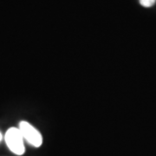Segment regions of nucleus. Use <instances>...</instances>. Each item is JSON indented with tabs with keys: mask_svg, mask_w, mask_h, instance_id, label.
I'll return each instance as SVG.
<instances>
[{
	"mask_svg": "<svg viewBox=\"0 0 156 156\" xmlns=\"http://www.w3.org/2000/svg\"><path fill=\"white\" fill-rule=\"evenodd\" d=\"M23 137L19 128H11L5 134V142L11 152L17 155L23 154L25 148L23 145Z\"/></svg>",
	"mask_w": 156,
	"mask_h": 156,
	"instance_id": "obj_1",
	"label": "nucleus"
},
{
	"mask_svg": "<svg viewBox=\"0 0 156 156\" xmlns=\"http://www.w3.org/2000/svg\"><path fill=\"white\" fill-rule=\"evenodd\" d=\"M19 130L23 139L26 140L30 145L38 147L43 144L42 134L27 122H21L19 123Z\"/></svg>",
	"mask_w": 156,
	"mask_h": 156,
	"instance_id": "obj_2",
	"label": "nucleus"
},
{
	"mask_svg": "<svg viewBox=\"0 0 156 156\" xmlns=\"http://www.w3.org/2000/svg\"><path fill=\"white\" fill-rule=\"evenodd\" d=\"M139 1L141 5L143 7H147V8L153 6L156 2V0H139Z\"/></svg>",
	"mask_w": 156,
	"mask_h": 156,
	"instance_id": "obj_3",
	"label": "nucleus"
},
{
	"mask_svg": "<svg viewBox=\"0 0 156 156\" xmlns=\"http://www.w3.org/2000/svg\"><path fill=\"white\" fill-rule=\"evenodd\" d=\"M1 140H2V134L0 133V141H1Z\"/></svg>",
	"mask_w": 156,
	"mask_h": 156,
	"instance_id": "obj_4",
	"label": "nucleus"
}]
</instances>
